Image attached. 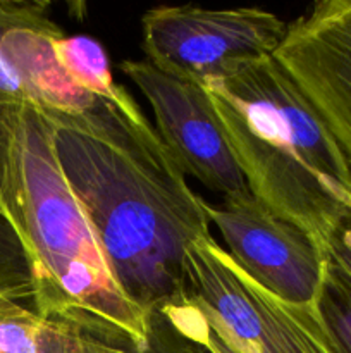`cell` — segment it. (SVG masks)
Returning a JSON list of instances; mask_svg holds the SVG:
<instances>
[{"mask_svg":"<svg viewBox=\"0 0 351 353\" xmlns=\"http://www.w3.org/2000/svg\"><path fill=\"white\" fill-rule=\"evenodd\" d=\"M47 114L65 181L120 288L148 314L176 302L210 217L140 103L116 85L81 112Z\"/></svg>","mask_w":351,"mask_h":353,"instance_id":"cell-1","label":"cell"},{"mask_svg":"<svg viewBox=\"0 0 351 353\" xmlns=\"http://www.w3.org/2000/svg\"><path fill=\"white\" fill-rule=\"evenodd\" d=\"M0 207L26 259L33 307L145 347L150 314L124 293L69 188L45 110L0 100Z\"/></svg>","mask_w":351,"mask_h":353,"instance_id":"cell-2","label":"cell"},{"mask_svg":"<svg viewBox=\"0 0 351 353\" xmlns=\"http://www.w3.org/2000/svg\"><path fill=\"white\" fill-rule=\"evenodd\" d=\"M250 193L323 252L351 212V165L272 55L202 83Z\"/></svg>","mask_w":351,"mask_h":353,"instance_id":"cell-3","label":"cell"},{"mask_svg":"<svg viewBox=\"0 0 351 353\" xmlns=\"http://www.w3.org/2000/svg\"><path fill=\"white\" fill-rule=\"evenodd\" d=\"M157 310L209 353H337L319 307L265 290L212 236L189 245L184 293Z\"/></svg>","mask_w":351,"mask_h":353,"instance_id":"cell-4","label":"cell"},{"mask_svg":"<svg viewBox=\"0 0 351 353\" xmlns=\"http://www.w3.org/2000/svg\"><path fill=\"white\" fill-rule=\"evenodd\" d=\"M286 28L277 14L260 7L157 6L143 14L141 38L150 64L178 78L203 83L272 55Z\"/></svg>","mask_w":351,"mask_h":353,"instance_id":"cell-5","label":"cell"},{"mask_svg":"<svg viewBox=\"0 0 351 353\" xmlns=\"http://www.w3.org/2000/svg\"><path fill=\"white\" fill-rule=\"evenodd\" d=\"M120 71L150 103L155 130L186 176L222 199L251 195L209 92L145 61H123Z\"/></svg>","mask_w":351,"mask_h":353,"instance_id":"cell-6","label":"cell"},{"mask_svg":"<svg viewBox=\"0 0 351 353\" xmlns=\"http://www.w3.org/2000/svg\"><path fill=\"white\" fill-rule=\"evenodd\" d=\"M224 250L265 290L296 305H317L327 257L295 223L262 205L253 195L206 202Z\"/></svg>","mask_w":351,"mask_h":353,"instance_id":"cell-7","label":"cell"},{"mask_svg":"<svg viewBox=\"0 0 351 353\" xmlns=\"http://www.w3.org/2000/svg\"><path fill=\"white\" fill-rule=\"evenodd\" d=\"M351 165V0H323L286 28L272 54Z\"/></svg>","mask_w":351,"mask_h":353,"instance_id":"cell-8","label":"cell"},{"mask_svg":"<svg viewBox=\"0 0 351 353\" xmlns=\"http://www.w3.org/2000/svg\"><path fill=\"white\" fill-rule=\"evenodd\" d=\"M58 65L78 88L93 97L107 95L117 85L114 81L109 55L92 37H58L52 43Z\"/></svg>","mask_w":351,"mask_h":353,"instance_id":"cell-9","label":"cell"},{"mask_svg":"<svg viewBox=\"0 0 351 353\" xmlns=\"http://www.w3.org/2000/svg\"><path fill=\"white\" fill-rule=\"evenodd\" d=\"M317 307L337 353H351V278L330 261Z\"/></svg>","mask_w":351,"mask_h":353,"instance_id":"cell-10","label":"cell"},{"mask_svg":"<svg viewBox=\"0 0 351 353\" xmlns=\"http://www.w3.org/2000/svg\"><path fill=\"white\" fill-rule=\"evenodd\" d=\"M0 295L33 305V286L21 245L12 230L0 221Z\"/></svg>","mask_w":351,"mask_h":353,"instance_id":"cell-11","label":"cell"},{"mask_svg":"<svg viewBox=\"0 0 351 353\" xmlns=\"http://www.w3.org/2000/svg\"><path fill=\"white\" fill-rule=\"evenodd\" d=\"M131 353H202V345L179 331L160 310H151L147 343Z\"/></svg>","mask_w":351,"mask_h":353,"instance_id":"cell-12","label":"cell"},{"mask_svg":"<svg viewBox=\"0 0 351 353\" xmlns=\"http://www.w3.org/2000/svg\"><path fill=\"white\" fill-rule=\"evenodd\" d=\"M326 257L351 278V212L341 221L327 241Z\"/></svg>","mask_w":351,"mask_h":353,"instance_id":"cell-13","label":"cell"},{"mask_svg":"<svg viewBox=\"0 0 351 353\" xmlns=\"http://www.w3.org/2000/svg\"><path fill=\"white\" fill-rule=\"evenodd\" d=\"M0 221H3V214H2V207H0ZM6 223V221H3Z\"/></svg>","mask_w":351,"mask_h":353,"instance_id":"cell-14","label":"cell"},{"mask_svg":"<svg viewBox=\"0 0 351 353\" xmlns=\"http://www.w3.org/2000/svg\"><path fill=\"white\" fill-rule=\"evenodd\" d=\"M202 353H209V352H206V350H205V348H203V350H202Z\"/></svg>","mask_w":351,"mask_h":353,"instance_id":"cell-15","label":"cell"},{"mask_svg":"<svg viewBox=\"0 0 351 353\" xmlns=\"http://www.w3.org/2000/svg\"><path fill=\"white\" fill-rule=\"evenodd\" d=\"M2 296H6V295H2ZM9 299H10V296H9Z\"/></svg>","mask_w":351,"mask_h":353,"instance_id":"cell-16","label":"cell"}]
</instances>
